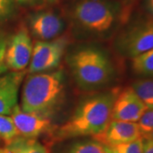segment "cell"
<instances>
[{
    "mask_svg": "<svg viewBox=\"0 0 153 153\" xmlns=\"http://www.w3.org/2000/svg\"><path fill=\"white\" fill-rule=\"evenodd\" d=\"M105 147L106 153H143L142 138L131 142Z\"/></svg>",
    "mask_w": 153,
    "mask_h": 153,
    "instance_id": "cell-18",
    "label": "cell"
},
{
    "mask_svg": "<svg viewBox=\"0 0 153 153\" xmlns=\"http://www.w3.org/2000/svg\"><path fill=\"white\" fill-rule=\"evenodd\" d=\"M146 137H148V138H150V139H152V140H153V130L152 132H151V133H150V134H148V135Z\"/></svg>",
    "mask_w": 153,
    "mask_h": 153,
    "instance_id": "cell-27",
    "label": "cell"
},
{
    "mask_svg": "<svg viewBox=\"0 0 153 153\" xmlns=\"http://www.w3.org/2000/svg\"><path fill=\"white\" fill-rule=\"evenodd\" d=\"M65 93L62 70L31 73L25 79L21 109L49 117L60 104Z\"/></svg>",
    "mask_w": 153,
    "mask_h": 153,
    "instance_id": "cell-2",
    "label": "cell"
},
{
    "mask_svg": "<svg viewBox=\"0 0 153 153\" xmlns=\"http://www.w3.org/2000/svg\"><path fill=\"white\" fill-rule=\"evenodd\" d=\"M116 47L123 55L134 58L153 48V18L133 24L118 36Z\"/></svg>",
    "mask_w": 153,
    "mask_h": 153,
    "instance_id": "cell-5",
    "label": "cell"
},
{
    "mask_svg": "<svg viewBox=\"0 0 153 153\" xmlns=\"http://www.w3.org/2000/svg\"><path fill=\"white\" fill-rule=\"evenodd\" d=\"M145 5L148 13L153 17V0H146Z\"/></svg>",
    "mask_w": 153,
    "mask_h": 153,
    "instance_id": "cell-23",
    "label": "cell"
},
{
    "mask_svg": "<svg viewBox=\"0 0 153 153\" xmlns=\"http://www.w3.org/2000/svg\"><path fill=\"white\" fill-rule=\"evenodd\" d=\"M71 15L79 27L91 33H103L113 26L117 10L108 0H79Z\"/></svg>",
    "mask_w": 153,
    "mask_h": 153,
    "instance_id": "cell-4",
    "label": "cell"
},
{
    "mask_svg": "<svg viewBox=\"0 0 153 153\" xmlns=\"http://www.w3.org/2000/svg\"><path fill=\"white\" fill-rule=\"evenodd\" d=\"M131 87L147 109L153 108V78L137 80Z\"/></svg>",
    "mask_w": 153,
    "mask_h": 153,
    "instance_id": "cell-16",
    "label": "cell"
},
{
    "mask_svg": "<svg viewBox=\"0 0 153 153\" xmlns=\"http://www.w3.org/2000/svg\"><path fill=\"white\" fill-rule=\"evenodd\" d=\"M143 153H153V140L148 137H142Z\"/></svg>",
    "mask_w": 153,
    "mask_h": 153,
    "instance_id": "cell-22",
    "label": "cell"
},
{
    "mask_svg": "<svg viewBox=\"0 0 153 153\" xmlns=\"http://www.w3.org/2000/svg\"><path fill=\"white\" fill-rule=\"evenodd\" d=\"M43 1L48 4H55L56 2H58L59 0H43Z\"/></svg>",
    "mask_w": 153,
    "mask_h": 153,
    "instance_id": "cell-25",
    "label": "cell"
},
{
    "mask_svg": "<svg viewBox=\"0 0 153 153\" xmlns=\"http://www.w3.org/2000/svg\"><path fill=\"white\" fill-rule=\"evenodd\" d=\"M142 138L137 123L111 120L104 131L93 136L105 146H113Z\"/></svg>",
    "mask_w": 153,
    "mask_h": 153,
    "instance_id": "cell-10",
    "label": "cell"
},
{
    "mask_svg": "<svg viewBox=\"0 0 153 153\" xmlns=\"http://www.w3.org/2000/svg\"><path fill=\"white\" fill-rule=\"evenodd\" d=\"M19 135L12 117L7 115H0V138L4 141L6 146Z\"/></svg>",
    "mask_w": 153,
    "mask_h": 153,
    "instance_id": "cell-17",
    "label": "cell"
},
{
    "mask_svg": "<svg viewBox=\"0 0 153 153\" xmlns=\"http://www.w3.org/2000/svg\"><path fill=\"white\" fill-rule=\"evenodd\" d=\"M33 44L27 27L21 25L10 38L8 39L5 64L11 71H23L32 58Z\"/></svg>",
    "mask_w": 153,
    "mask_h": 153,
    "instance_id": "cell-7",
    "label": "cell"
},
{
    "mask_svg": "<svg viewBox=\"0 0 153 153\" xmlns=\"http://www.w3.org/2000/svg\"><path fill=\"white\" fill-rule=\"evenodd\" d=\"M119 89H111L83 99L68 120L55 128L52 141L94 136L104 131L111 120V110Z\"/></svg>",
    "mask_w": 153,
    "mask_h": 153,
    "instance_id": "cell-1",
    "label": "cell"
},
{
    "mask_svg": "<svg viewBox=\"0 0 153 153\" xmlns=\"http://www.w3.org/2000/svg\"><path fill=\"white\" fill-rule=\"evenodd\" d=\"M58 153H106V151L104 145L94 139H86L66 144Z\"/></svg>",
    "mask_w": 153,
    "mask_h": 153,
    "instance_id": "cell-14",
    "label": "cell"
},
{
    "mask_svg": "<svg viewBox=\"0 0 153 153\" xmlns=\"http://www.w3.org/2000/svg\"><path fill=\"white\" fill-rule=\"evenodd\" d=\"M68 43V38L65 36L49 41H36L33 44V54L30 60V73L55 69L60 65Z\"/></svg>",
    "mask_w": 153,
    "mask_h": 153,
    "instance_id": "cell-6",
    "label": "cell"
},
{
    "mask_svg": "<svg viewBox=\"0 0 153 153\" xmlns=\"http://www.w3.org/2000/svg\"><path fill=\"white\" fill-rule=\"evenodd\" d=\"M8 44V38L3 33L0 32V75L5 73L8 68L5 64L6 48Z\"/></svg>",
    "mask_w": 153,
    "mask_h": 153,
    "instance_id": "cell-20",
    "label": "cell"
},
{
    "mask_svg": "<svg viewBox=\"0 0 153 153\" xmlns=\"http://www.w3.org/2000/svg\"><path fill=\"white\" fill-rule=\"evenodd\" d=\"M10 153H49L48 148L36 139L19 136L6 146Z\"/></svg>",
    "mask_w": 153,
    "mask_h": 153,
    "instance_id": "cell-13",
    "label": "cell"
},
{
    "mask_svg": "<svg viewBox=\"0 0 153 153\" xmlns=\"http://www.w3.org/2000/svg\"><path fill=\"white\" fill-rule=\"evenodd\" d=\"M132 68L134 73L140 76H153V48L146 52L134 57Z\"/></svg>",
    "mask_w": 153,
    "mask_h": 153,
    "instance_id": "cell-15",
    "label": "cell"
},
{
    "mask_svg": "<svg viewBox=\"0 0 153 153\" xmlns=\"http://www.w3.org/2000/svg\"><path fill=\"white\" fill-rule=\"evenodd\" d=\"M139 128L142 137H146L153 130V108L147 109L139 120Z\"/></svg>",
    "mask_w": 153,
    "mask_h": 153,
    "instance_id": "cell-19",
    "label": "cell"
},
{
    "mask_svg": "<svg viewBox=\"0 0 153 153\" xmlns=\"http://www.w3.org/2000/svg\"><path fill=\"white\" fill-rule=\"evenodd\" d=\"M15 1H16L18 4H27V5H30V4H35L38 0H15Z\"/></svg>",
    "mask_w": 153,
    "mask_h": 153,
    "instance_id": "cell-24",
    "label": "cell"
},
{
    "mask_svg": "<svg viewBox=\"0 0 153 153\" xmlns=\"http://www.w3.org/2000/svg\"><path fill=\"white\" fill-rule=\"evenodd\" d=\"M0 153H10V152L7 151V149H0Z\"/></svg>",
    "mask_w": 153,
    "mask_h": 153,
    "instance_id": "cell-26",
    "label": "cell"
},
{
    "mask_svg": "<svg viewBox=\"0 0 153 153\" xmlns=\"http://www.w3.org/2000/svg\"><path fill=\"white\" fill-rule=\"evenodd\" d=\"M147 107L137 95L132 87L119 90L111 110V120L136 123Z\"/></svg>",
    "mask_w": 153,
    "mask_h": 153,
    "instance_id": "cell-9",
    "label": "cell"
},
{
    "mask_svg": "<svg viewBox=\"0 0 153 153\" xmlns=\"http://www.w3.org/2000/svg\"><path fill=\"white\" fill-rule=\"evenodd\" d=\"M15 10V0H0V19L10 16Z\"/></svg>",
    "mask_w": 153,
    "mask_h": 153,
    "instance_id": "cell-21",
    "label": "cell"
},
{
    "mask_svg": "<svg viewBox=\"0 0 153 153\" xmlns=\"http://www.w3.org/2000/svg\"><path fill=\"white\" fill-rule=\"evenodd\" d=\"M64 22L53 10H41L29 17V27L33 36L40 41L55 39L62 33Z\"/></svg>",
    "mask_w": 153,
    "mask_h": 153,
    "instance_id": "cell-11",
    "label": "cell"
},
{
    "mask_svg": "<svg viewBox=\"0 0 153 153\" xmlns=\"http://www.w3.org/2000/svg\"><path fill=\"white\" fill-rule=\"evenodd\" d=\"M71 75L79 87L94 89L108 83L114 74L109 56L95 46L76 49L67 57Z\"/></svg>",
    "mask_w": 153,
    "mask_h": 153,
    "instance_id": "cell-3",
    "label": "cell"
},
{
    "mask_svg": "<svg viewBox=\"0 0 153 153\" xmlns=\"http://www.w3.org/2000/svg\"><path fill=\"white\" fill-rule=\"evenodd\" d=\"M26 72L10 71L0 75V115H10L17 105L18 94Z\"/></svg>",
    "mask_w": 153,
    "mask_h": 153,
    "instance_id": "cell-12",
    "label": "cell"
},
{
    "mask_svg": "<svg viewBox=\"0 0 153 153\" xmlns=\"http://www.w3.org/2000/svg\"><path fill=\"white\" fill-rule=\"evenodd\" d=\"M10 115L20 136L37 139L43 134L51 135L55 128L50 117L25 112L18 105L13 108Z\"/></svg>",
    "mask_w": 153,
    "mask_h": 153,
    "instance_id": "cell-8",
    "label": "cell"
}]
</instances>
